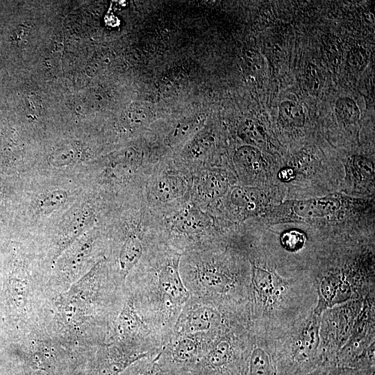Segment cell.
Instances as JSON below:
<instances>
[{"label": "cell", "mask_w": 375, "mask_h": 375, "mask_svg": "<svg viewBox=\"0 0 375 375\" xmlns=\"http://www.w3.org/2000/svg\"><path fill=\"white\" fill-rule=\"evenodd\" d=\"M101 262L95 264L67 290L51 297L45 328L65 347L85 351L97 343L102 301Z\"/></svg>", "instance_id": "obj_1"}, {"label": "cell", "mask_w": 375, "mask_h": 375, "mask_svg": "<svg viewBox=\"0 0 375 375\" xmlns=\"http://www.w3.org/2000/svg\"><path fill=\"white\" fill-rule=\"evenodd\" d=\"M45 292L34 282L23 253L12 248L0 274V322L7 341L44 324L46 310L40 296Z\"/></svg>", "instance_id": "obj_2"}, {"label": "cell", "mask_w": 375, "mask_h": 375, "mask_svg": "<svg viewBox=\"0 0 375 375\" xmlns=\"http://www.w3.org/2000/svg\"><path fill=\"white\" fill-rule=\"evenodd\" d=\"M340 199L333 197L294 201L288 203L285 208L290 218L298 220H312L335 214L340 210Z\"/></svg>", "instance_id": "obj_3"}, {"label": "cell", "mask_w": 375, "mask_h": 375, "mask_svg": "<svg viewBox=\"0 0 375 375\" xmlns=\"http://www.w3.org/2000/svg\"><path fill=\"white\" fill-rule=\"evenodd\" d=\"M178 260L171 261L162 267L158 278L162 292L172 302L183 303L188 299L189 292L179 274Z\"/></svg>", "instance_id": "obj_4"}, {"label": "cell", "mask_w": 375, "mask_h": 375, "mask_svg": "<svg viewBox=\"0 0 375 375\" xmlns=\"http://www.w3.org/2000/svg\"><path fill=\"white\" fill-rule=\"evenodd\" d=\"M235 356L231 344L222 340L215 344L206 355L203 361V367L210 373L235 375Z\"/></svg>", "instance_id": "obj_5"}, {"label": "cell", "mask_w": 375, "mask_h": 375, "mask_svg": "<svg viewBox=\"0 0 375 375\" xmlns=\"http://www.w3.org/2000/svg\"><path fill=\"white\" fill-rule=\"evenodd\" d=\"M253 283L256 292L265 303H273L284 291L285 282L274 272L253 266Z\"/></svg>", "instance_id": "obj_6"}, {"label": "cell", "mask_w": 375, "mask_h": 375, "mask_svg": "<svg viewBox=\"0 0 375 375\" xmlns=\"http://www.w3.org/2000/svg\"><path fill=\"white\" fill-rule=\"evenodd\" d=\"M186 189L184 179L176 174H164L157 178L152 187V196L160 202H171L183 195Z\"/></svg>", "instance_id": "obj_7"}, {"label": "cell", "mask_w": 375, "mask_h": 375, "mask_svg": "<svg viewBox=\"0 0 375 375\" xmlns=\"http://www.w3.org/2000/svg\"><path fill=\"white\" fill-rule=\"evenodd\" d=\"M228 181L221 172H210L201 175L197 184L199 197L205 201L220 197L227 190Z\"/></svg>", "instance_id": "obj_8"}, {"label": "cell", "mask_w": 375, "mask_h": 375, "mask_svg": "<svg viewBox=\"0 0 375 375\" xmlns=\"http://www.w3.org/2000/svg\"><path fill=\"white\" fill-rule=\"evenodd\" d=\"M208 220L200 210L193 208H186L180 211L173 221V226L181 233H197L206 228Z\"/></svg>", "instance_id": "obj_9"}, {"label": "cell", "mask_w": 375, "mask_h": 375, "mask_svg": "<svg viewBox=\"0 0 375 375\" xmlns=\"http://www.w3.org/2000/svg\"><path fill=\"white\" fill-rule=\"evenodd\" d=\"M246 375H280L275 360L266 349L255 347L246 367Z\"/></svg>", "instance_id": "obj_10"}, {"label": "cell", "mask_w": 375, "mask_h": 375, "mask_svg": "<svg viewBox=\"0 0 375 375\" xmlns=\"http://www.w3.org/2000/svg\"><path fill=\"white\" fill-rule=\"evenodd\" d=\"M142 251L143 247L139 236L135 234L130 235L122 245L119 256L120 272L124 278L138 263Z\"/></svg>", "instance_id": "obj_11"}, {"label": "cell", "mask_w": 375, "mask_h": 375, "mask_svg": "<svg viewBox=\"0 0 375 375\" xmlns=\"http://www.w3.org/2000/svg\"><path fill=\"white\" fill-rule=\"evenodd\" d=\"M140 326V319L131 299L126 301L115 324L116 335L122 340L132 338Z\"/></svg>", "instance_id": "obj_12"}, {"label": "cell", "mask_w": 375, "mask_h": 375, "mask_svg": "<svg viewBox=\"0 0 375 375\" xmlns=\"http://www.w3.org/2000/svg\"><path fill=\"white\" fill-rule=\"evenodd\" d=\"M262 192L256 188H237L231 193L233 204L244 212H256L263 203Z\"/></svg>", "instance_id": "obj_13"}, {"label": "cell", "mask_w": 375, "mask_h": 375, "mask_svg": "<svg viewBox=\"0 0 375 375\" xmlns=\"http://www.w3.org/2000/svg\"><path fill=\"white\" fill-rule=\"evenodd\" d=\"M233 160L238 169L243 173L256 174L262 166V157L260 150L251 145H244L234 153Z\"/></svg>", "instance_id": "obj_14"}, {"label": "cell", "mask_w": 375, "mask_h": 375, "mask_svg": "<svg viewBox=\"0 0 375 375\" xmlns=\"http://www.w3.org/2000/svg\"><path fill=\"white\" fill-rule=\"evenodd\" d=\"M199 276L203 285L214 292H224L232 283V279L226 272L212 265L201 267Z\"/></svg>", "instance_id": "obj_15"}, {"label": "cell", "mask_w": 375, "mask_h": 375, "mask_svg": "<svg viewBox=\"0 0 375 375\" xmlns=\"http://www.w3.org/2000/svg\"><path fill=\"white\" fill-rule=\"evenodd\" d=\"M278 119L287 127L301 128L305 124L306 116L301 105L294 101H285L279 105Z\"/></svg>", "instance_id": "obj_16"}, {"label": "cell", "mask_w": 375, "mask_h": 375, "mask_svg": "<svg viewBox=\"0 0 375 375\" xmlns=\"http://www.w3.org/2000/svg\"><path fill=\"white\" fill-rule=\"evenodd\" d=\"M217 319V316L212 309L206 306L198 308L189 315L187 329L192 333L209 330L215 325Z\"/></svg>", "instance_id": "obj_17"}, {"label": "cell", "mask_w": 375, "mask_h": 375, "mask_svg": "<svg viewBox=\"0 0 375 375\" xmlns=\"http://www.w3.org/2000/svg\"><path fill=\"white\" fill-rule=\"evenodd\" d=\"M151 118L152 112L149 108L133 104L122 113L120 121L126 128L135 129L149 124Z\"/></svg>", "instance_id": "obj_18"}, {"label": "cell", "mask_w": 375, "mask_h": 375, "mask_svg": "<svg viewBox=\"0 0 375 375\" xmlns=\"http://www.w3.org/2000/svg\"><path fill=\"white\" fill-rule=\"evenodd\" d=\"M348 165L356 181L374 183V164L370 160L362 156H354L350 159Z\"/></svg>", "instance_id": "obj_19"}, {"label": "cell", "mask_w": 375, "mask_h": 375, "mask_svg": "<svg viewBox=\"0 0 375 375\" xmlns=\"http://www.w3.org/2000/svg\"><path fill=\"white\" fill-rule=\"evenodd\" d=\"M335 113L338 120L345 125L356 124L360 115L356 103L348 97H342L337 100Z\"/></svg>", "instance_id": "obj_20"}, {"label": "cell", "mask_w": 375, "mask_h": 375, "mask_svg": "<svg viewBox=\"0 0 375 375\" xmlns=\"http://www.w3.org/2000/svg\"><path fill=\"white\" fill-rule=\"evenodd\" d=\"M238 133L242 140L255 147H262L266 142L262 127L252 120L244 121L240 125Z\"/></svg>", "instance_id": "obj_21"}, {"label": "cell", "mask_w": 375, "mask_h": 375, "mask_svg": "<svg viewBox=\"0 0 375 375\" xmlns=\"http://www.w3.org/2000/svg\"><path fill=\"white\" fill-rule=\"evenodd\" d=\"M198 345L190 338H183L176 344L173 349L174 360L179 364H187L192 362L197 356Z\"/></svg>", "instance_id": "obj_22"}, {"label": "cell", "mask_w": 375, "mask_h": 375, "mask_svg": "<svg viewBox=\"0 0 375 375\" xmlns=\"http://www.w3.org/2000/svg\"><path fill=\"white\" fill-rule=\"evenodd\" d=\"M81 153L80 147L74 142L58 147L50 156V161L54 165H65L74 162Z\"/></svg>", "instance_id": "obj_23"}, {"label": "cell", "mask_w": 375, "mask_h": 375, "mask_svg": "<svg viewBox=\"0 0 375 375\" xmlns=\"http://www.w3.org/2000/svg\"><path fill=\"white\" fill-rule=\"evenodd\" d=\"M242 68L251 76L260 75L265 68V61L262 55L256 50H245L242 56Z\"/></svg>", "instance_id": "obj_24"}, {"label": "cell", "mask_w": 375, "mask_h": 375, "mask_svg": "<svg viewBox=\"0 0 375 375\" xmlns=\"http://www.w3.org/2000/svg\"><path fill=\"white\" fill-rule=\"evenodd\" d=\"M342 281L339 277L331 276L324 278L320 285V295L322 302L317 307L318 312L323 307L330 304L338 294L342 288Z\"/></svg>", "instance_id": "obj_25"}, {"label": "cell", "mask_w": 375, "mask_h": 375, "mask_svg": "<svg viewBox=\"0 0 375 375\" xmlns=\"http://www.w3.org/2000/svg\"><path fill=\"white\" fill-rule=\"evenodd\" d=\"M201 125L198 118H192L178 124L169 136L171 144H176L185 140Z\"/></svg>", "instance_id": "obj_26"}, {"label": "cell", "mask_w": 375, "mask_h": 375, "mask_svg": "<svg viewBox=\"0 0 375 375\" xmlns=\"http://www.w3.org/2000/svg\"><path fill=\"white\" fill-rule=\"evenodd\" d=\"M67 199V194L63 190L51 192L43 197L39 203L40 210L49 213L58 208Z\"/></svg>", "instance_id": "obj_27"}, {"label": "cell", "mask_w": 375, "mask_h": 375, "mask_svg": "<svg viewBox=\"0 0 375 375\" xmlns=\"http://www.w3.org/2000/svg\"><path fill=\"white\" fill-rule=\"evenodd\" d=\"M281 240L285 249L290 251H297L304 244L306 236L302 232L290 230L283 233Z\"/></svg>", "instance_id": "obj_28"}, {"label": "cell", "mask_w": 375, "mask_h": 375, "mask_svg": "<svg viewBox=\"0 0 375 375\" xmlns=\"http://www.w3.org/2000/svg\"><path fill=\"white\" fill-rule=\"evenodd\" d=\"M347 62L349 70L352 72L362 70L367 62V54L361 48H353L348 53Z\"/></svg>", "instance_id": "obj_29"}, {"label": "cell", "mask_w": 375, "mask_h": 375, "mask_svg": "<svg viewBox=\"0 0 375 375\" xmlns=\"http://www.w3.org/2000/svg\"><path fill=\"white\" fill-rule=\"evenodd\" d=\"M356 369L328 365L319 367L303 375H355Z\"/></svg>", "instance_id": "obj_30"}, {"label": "cell", "mask_w": 375, "mask_h": 375, "mask_svg": "<svg viewBox=\"0 0 375 375\" xmlns=\"http://www.w3.org/2000/svg\"><path fill=\"white\" fill-rule=\"evenodd\" d=\"M305 79L310 92L312 93L317 92L320 85V79L317 67L312 63L306 67Z\"/></svg>", "instance_id": "obj_31"}, {"label": "cell", "mask_w": 375, "mask_h": 375, "mask_svg": "<svg viewBox=\"0 0 375 375\" xmlns=\"http://www.w3.org/2000/svg\"><path fill=\"white\" fill-rule=\"evenodd\" d=\"M7 343V340L3 337L0 336V351L5 347Z\"/></svg>", "instance_id": "obj_32"}, {"label": "cell", "mask_w": 375, "mask_h": 375, "mask_svg": "<svg viewBox=\"0 0 375 375\" xmlns=\"http://www.w3.org/2000/svg\"><path fill=\"white\" fill-rule=\"evenodd\" d=\"M133 375H151L150 373H149V371H147V372H146V371L144 372H138V373H135Z\"/></svg>", "instance_id": "obj_33"}]
</instances>
